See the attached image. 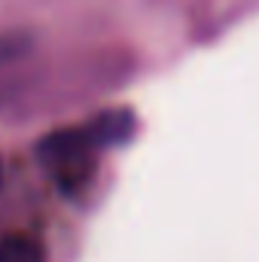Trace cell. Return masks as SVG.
<instances>
[{"label":"cell","instance_id":"obj_1","mask_svg":"<svg viewBox=\"0 0 259 262\" xmlns=\"http://www.w3.org/2000/svg\"><path fill=\"white\" fill-rule=\"evenodd\" d=\"M95 128H67L58 131L52 137L43 140L40 146V159L46 162V168L61 180V183H79L85 180V171L92 168V152L98 143H104L107 137L98 134Z\"/></svg>","mask_w":259,"mask_h":262},{"label":"cell","instance_id":"obj_2","mask_svg":"<svg viewBox=\"0 0 259 262\" xmlns=\"http://www.w3.org/2000/svg\"><path fill=\"white\" fill-rule=\"evenodd\" d=\"M0 262H46V247L31 235L0 238Z\"/></svg>","mask_w":259,"mask_h":262},{"label":"cell","instance_id":"obj_3","mask_svg":"<svg viewBox=\"0 0 259 262\" xmlns=\"http://www.w3.org/2000/svg\"><path fill=\"white\" fill-rule=\"evenodd\" d=\"M25 52V40L21 37H0V64H6V61H15L18 55Z\"/></svg>","mask_w":259,"mask_h":262},{"label":"cell","instance_id":"obj_4","mask_svg":"<svg viewBox=\"0 0 259 262\" xmlns=\"http://www.w3.org/2000/svg\"><path fill=\"white\" fill-rule=\"evenodd\" d=\"M0 189H3V162H0Z\"/></svg>","mask_w":259,"mask_h":262}]
</instances>
